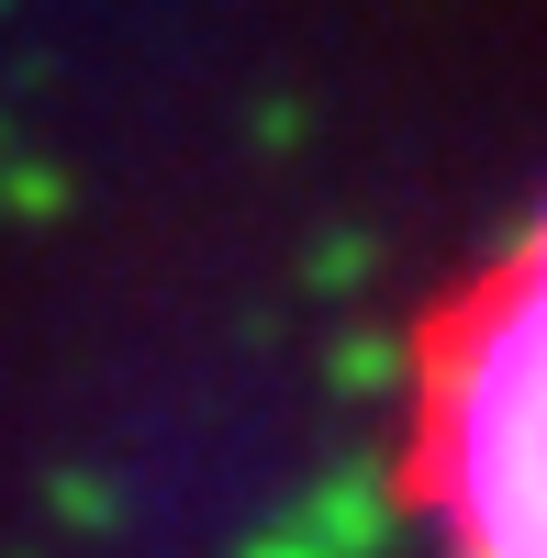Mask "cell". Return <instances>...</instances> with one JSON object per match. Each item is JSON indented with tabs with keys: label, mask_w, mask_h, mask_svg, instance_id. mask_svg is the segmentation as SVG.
Here are the masks:
<instances>
[{
	"label": "cell",
	"mask_w": 547,
	"mask_h": 558,
	"mask_svg": "<svg viewBox=\"0 0 547 558\" xmlns=\"http://www.w3.org/2000/svg\"><path fill=\"white\" fill-rule=\"evenodd\" d=\"M402 470L459 558H547V223L425 313Z\"/></svg>",
	"instance_id": "cell-1"
}]
</instances>
